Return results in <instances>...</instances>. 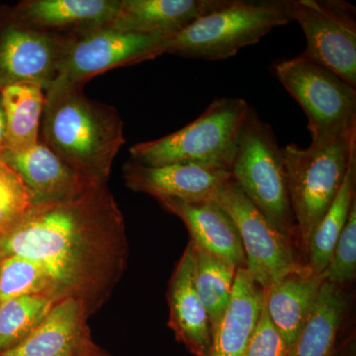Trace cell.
<instances>
[{
  "instance_id": "cell-1",
  "label": "cell",
  "mask_w": 356,
  "mask_h": 356,
  "mask_svg": "<svg viewBox=\"0 0 356 356\" xmlns=\"http://www.w3.org/2000/svg\"><path fill=\"white\" fill-rule=\"evenodd\" d=\"M40 140L79 175L97 184L108 177L126 142L118 111L88 98L83 86L70 84H51L44 90Z\"/></svg>"
},
{
  "instance_id": "cell-2",
  "label": "cell",
  "mask_w": 356,
  "mask_h": 356,
  "mask_svg": "<svg viewBox=\"0 0 356 356\" xmlns=\"http://www.w3.org/2000/svg\"><path fill=\"white\" fill-rule=\"evenodd\" d=\"M250 109L242 98H217L196 120L177 132L134 145L140 165H189L231 170Z\"/></svg>"
},
{
  "instance_id": "cell-3",
  "label": "cell",
  "mask_w": 356,
  "mask_h": 356,
  "mask_svg": "<svg viewBox=\"0 0 356 356\" xmlns=\"http://www.w3.org/2000/svg\"><path fill=\"white\" fill-rule=\"evenodd\" d=\"M98 184L70 200L35 205L22 224L2 238L0 257L17 255L36 262L53 282L69 280L79 234L108 203L96 191Z\"/></svg>"
},
{
  "instance_id": "cell-4",
  "label": "cell",
  "mask_w": 356,
  "mask_h": 356,
  "mask_svg": "<svg viewBox=\"0 0 356 356\" xmlns=\"http://www.w3.org/2000/svg\"><path fill=\"white\" fill-rule=\"evenodd\" d=\"M356 149V127L324 144L283 147L297 238L305 254L309 238L336 199Z\"/></svg>"
},
{
  "instance_id": "cell-5",
  "label": "cell",
  "mask_w": 356,
  "mask_h": 356,
  "mask_svg": "<svg viewBox=\"0 0 356 356\" xmlns=\"http://www.w3.org/2000/svg\"><path fill=\"white\" fill-rule=\"evenodd\" d=\"M291 21L289 0H229L226 6L168 39L166 53L206 60H226Z\"/></svg>"
},
{
  "instance_id": "cell-6",
  "label": "cell",
  "mask_w": 356,
  "mask_h": 356,
  "mask_svg": "<svg viewBox=\"0 0 356 356\" xmlns=\"http://www.w3.org/2000/svg\"><path fill=\"white\" fill-rule=\"evenodd\" d=\"M229 172L248 200L281 234L291 241L297 238L283 149L271 126L254 109L248 114Z\"/></svg>"
},
{
  "instance_id": "cell-7",
  "label": "cell",
  "mask_w": 356,
  "mask_h": 356,
  "mask_svg": "<svg viewBox=\"0 0 356 356\" xmlns=\"http://www.w3.org/2000/svg\"><path fill=\"white\" fill-rule=\"evenodd\" d=\"M276 76L308 118L313 145L356 127V89L322 65L302 57L281 60Z\"/></svg>"
},
{
  "instance_id": "cell-8",
  "label": "cell",
  "mask_w": 356,
  "mask_h": 356,
  "mask_svg": "<svg viewBox=\"0 0 356 356\" xmlns=\"http://www.w3.org/2000/svg\"><path fill=\"white\" fill-rule=\"evenodd\" d=\"M168 39L161 35L121 32L107 26L76 33L51 84L84 86L107 70L154 60L166 53Z\"/></svg>"
},
{
  "instance_id": "cell-9",
  "label": "cell",
  "mask_w": 356,
  "mask_h": 356,
  "mask_svg": "<svg viewBox=\"0 0 356 356\" xmlns=\"http://www.w3.org/2000/svg\"><path fill=\"white\" fill-rule=\"evenodd\" d=\"M235 222L252 280L266 290L288 274L301 270L292 241L281 234L248 200L233 178L214 199Z\"/></svg>"
},
{
  "instance_id": "cell-10",
  "label": "cell",
  "mask_w": 356,
  "mask_h": 356,
  "mask_svg": "<svg viewBox=\"0 0 356 356\" xmlns=\"http://www.w3.org/2000/svg\"><path fill=\"white\" fill-rule=\"evenodd\" d=\"M289 8L306 37L302 57L356 88L355 6L339 0H289Z\"/></svg>"
},
{
  "instance_id": "cell-11",
  "label": "cell",
  "mask_w": 356,
  "mask_h": 356,
  "mask_svg": "<svg viewBox=\"0 0 356 356\" xmlns=\"http://www.w3.org/2000/svg\"><path fill=\"white\" fill-rule=\"evenodd\" d=\"M72 36L39 29L13 9L0 24V88L34 81L46 90L58 76Z\"/></svg>"
},
{
  "instance_id": "cell-12",
  "label": "cell",
  "mask_w": 356,
  "mask_h": 356,
  "mask_svg": "<svg viewBox=\"0 0 356 356\" xmlns=\"http://www.w3.org/2000/svg\"><path fill=\"white\" fill-rule=\"evenodd\" d=\"M129 187L145 192L159 201L185 203L214 201L232 178L228 170L189 165L149 166L130 161L124 166Z\"/></svg>"
},
{
  "instance_id": "cell-13",
  "label": "cell",
  "mask_w": 356,
  "mask_h": 356,
  "mask_svg": "<svg viewBox=\"0 0 356 356\" xmlns=\"http://www.w3.org/2000/svg\"><path fill=\"white\" fill-rule=\"evenodd\" d=\"M0 158L22 178L35 205L76 198L97 184L79 175L41 140L25 151L4 149Z\"/></svg>"
},
{
  "instance_id": "cell-14",
  "label": "cell",
  "mask_w": 356,
  "mask_h": 356,
  "mask_svg": "<svg viewBox=\"0 0 356 356\" xmlns=\"http://www.w3.org/2000/svg\"><path fill=\"white\" fill-rule=\"evenodd\" d=\"M229 0H120L107 27L121 32L172 38L199 18L226 6Z\"/></svg>"
},
{
  "instance_id": "cell-15",
  "label": "cell",
  "mask_w": 356,
  "mask_h": 356,
  "mask_svg": "<svg viewBox=\"0 0 356 356\" xmlns=\"http://www.w3.org/2000/svg\"><path fill=\"white\" fill-rule=\"evenodd\" d=\"M159 202L182 220L194 245L234 264L236 268L247 267L242 240L235 222L215 201L185 203L163 200Z\"/></svg>"
},
{
  "instance_id": "cell-16",
  "label": "cell",
  "mask_w": 356,
  "mask_h": 356,
  "mask_svg": "<svg viewBox=\"0 0 356 356\" xmlns=\"http://www.w3.org/2000/svg\"><path fill=\"white\" fill-rule=\"evenodd\" d=\"M170 325L177 341L195 356L209 355L211 325L194 282V254L189 242L175 268L168 289Z\"/></svg>"
},
{
  "instance_id": "cell-17",
  "label": "cell",
  "mask_w": 356,
  "mask_h": 356,
  "mask_svg": "<svg viewBox=\"0 0 356 356\" xmlns=\"http://www.w3.org/2000/svg\"><path fill=\"white\" fill-rule=\"evenodd\" d=\"M264 306V290L247 268L236 269L233 294L213 330L208 356H243Z\"/></svg>"
},
{
  "instance_id": "cell-18",
  "label": "cell",
  "mask_w": 356,
  "mask_h": 356,
  "mask_svg": "<svg viewBox=\"0 0 356 356\" xmlns=\"http://www.w3.org/2000/svg\"><path fill=\"white\" fill-rule=\"evenodd\" d=\"M119 6L120 0H27L14 11L39 29L70 35L106 26Z\"/></svg>"
},
{
  "instance_id": "cell-19",
  "label": "cell",
  "mask_w": 356,
  "mask_h": 356,
  "mask_svg": "<svg viewBox=\"0 0 356 356\" xmlns=\"http://www.w3.org/2000/svg\"><path fill=\"white\" fill-rule=\"evenodd\" d=\"M323 282L322 274L314 273L306 266L264 290L267 313L289 350L315 305Z\"/></svg>"
},
{
  "instance_id": "cell-20",
  "label": "cell",
  "mask_w": 356,
  "mask_h": 356,
  "mask_svg": "<svg viewBox=\"0 0 356 356\" xmlns=\"http://www.w3.org/2000/svg\"><path fill=\"white\" fill-rule=\"evenodd\" d=\"M346 309L343 287L324 280L288 356H332Z\"/></svg>"
},
{
  "instance_id": "cell-21",
  "label": "cell",
  "mask_w": 356,
  "mask_h": 356,
  "mask_svg": "<svg viewBox=\"0 0 356 356\" xmlns=\"http://www.w3.org/2000/svg\"><path fill=\"white\" fill-rule=\"evenodd\" d=\"M0 102L6 114L7 147L25 151L36 146L44 105V88L34 81H20L0 88Z\"/></svg>"
},
{
  "instance_id": "cell-22",
  "label": "cell",
  "mask_w": 356,
  "mask_h": 356,
  "mask_svg": "<svg viewBox=\"0 0 356 356\" xmlns=\"http://www.w3.org/2000/svg\"><path fill=\"white\" fill-rule=\"evenodd\" d=\"M79 304L67 299L53 307L41 324L0 356H74L79 337Z\"/></svg>"
},
{
  "instance_id": "cell-23",
  "label": "cell",
  "mask_w": 356,
  "mask_h": 356,
  "mask_svg": "<svg viewBox=\"0 0 356 356\" xmlns=\"http://www.w3.org/2000/svg\"><path fill=\"white\" fill-rule=\"evenodd\" d=\"M356 149L351 154L343 184L331 207L318 222L309 238L306 266L316 274H322L331 259L332 250L346 227L355 201Z\"/></svg>"
},
{
  "instance_id": "cell-24",
  "label": "cell",
  "mask_w": 356,
  "mask_h": 356,
  "mask_svg": "<svg viewBox=\"0 0 356 356\" xmlns=\"http://www.w3.org/2000/svg\"><path fill=\"white\" fill-rule=\"evenodd\" d=\"M191 243L194 254V282L209 318L212 334L229 305L238 268Z\"/></svg>"
},
{
  "instance_id": "cell-25",
  "label": "cell",
  "mask_w": 356,
  "mask_h": 356,
  "mask_svg": "<svg viewBox=\"0 0 356 356\" xmlns=\"http://www.w3.org/2000/svg\"><path fill=\"white\" fill-rule=\"evenodd\" d=\"M53 302L42 293L8 300L0 305V353L22 341L41 324Z\"/></svg>"
},
{
  "instance_id": "cell-26",
  "label": "cell",
  "mask_w": 356,
  "mask_h": 356,
  "mask_svg": "<svg viewBox=\"0 0 356 356\" xmlns=\"http://www.w3.org/2000/svg\"><path fill=\"white\" fill-rule=\"evenodd\" d=\"M34 207L31 192L22 178L0 158V240L22 224Z\"/></svg>"
},
{
  "instance_id": "cell-27",
  "label": "cell",
  "mask_w": 356,
  "mask_h": 356,
  "mask_svg": "<svg viewBox=\"0 0 356 356\" xmlns=\"http://www.w3.org/2000/svg\"><path fill=\"white\" fill-rule=\"evenodd\" d=\"M53 282L36 262L17 255L0 257V305L8 300L42 293Z\"/></svg>"
},
{
  "instance_id": "cell-28",
  "label": "cell",
  "mask_w": 356,
  "mask_h": 356,
  "mask_svg": "<svg viewBox=\"0 0 356 356\" xmlns=\"http://www.w3.org/2000/svg\"><path fill=\"white\" fill-rule=\"evenodd\" d=\"M327 282L343 287L356 276V200L351 207L346 227L334 245L331 259L322 273Z\"/></svg>"
},
{
  "instance_id": "cell-29",
  "label": "cell",
  "mask_w": 356,
  "mask_h": 356,
  "mask_svg": "<svg viewBox=\"0 0 356 356\" xmlns=\"http://www.w3.org/2000/svg\"><path fill=\"white\" fill-rule=\"evenodd\" d=\"M288 353L286 341L276 329L264 306L243 356H288Z\"/></svg>"
},
{
  "instance_id": "cell-30",
  "label": "cell",
  "mask_w": 356,
  "mask_h": 356,
  "mask_svg": "<svg viewBox=\"0 0 356 356\" xmlns=\"http://www.w3.org/2000/svg\"><path fill=\"white\" fill-rule=\"evenodd\" d=\"M7 126L6 114H4L3 108H2L1 102H0V153L7 147Z\"/></svg>"
},
{
  "instance_id": "cell-31",
  "label": "cell",
  "mask_w": 356,
  "mask_h": 356,
  "mask_svg": "<svg viewBox=\"0 0 356 356\" xmlns=\"http://www.w3.org/2000/svg\"><path fill=\"white\" fill-rule=\"evenodd\" d=\"M74 356H83V355H74Z\"/></svg>"
},
{
  "instance_id": "cell-32",
  "label": "cell",
  "mask_w": 356,
  "mask_h": 356,
  "mask_svg": "<svg viewBox=\"0 0 356 356\" xmlns=\"http://www.w3.org/2000/svg\"><path fill=\"white\" fill-rule=\"evenodd\" d=\"M0 242H1V240H0Z\"/></svg>"
}]
</instances>
